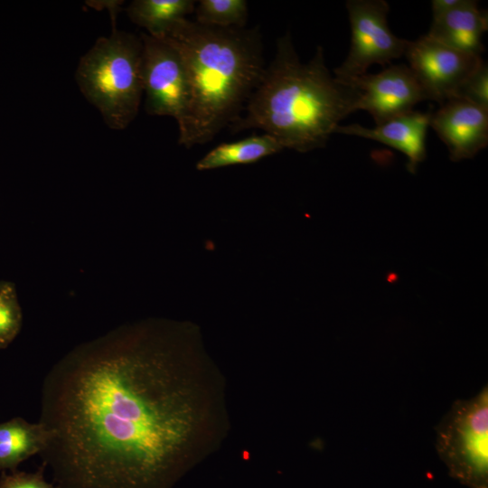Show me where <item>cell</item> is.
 Masks as SVG:
<instances>
[{
  "mask_svg": "<svg viewBox=\"0 0 488 488\" xmlns=\"http://www.w3.org/2000/svg\"><path fill=\"white\" fill-rule=\"evenodd\" d=\"M488 28L487 12L474 0L433 17L427 35L457 51L481 56L484 51L482 37Z\"/></svg>",
  "mask_w": 488,
  "mask_h": 488,
  "instance_id": "7c38bea8",
  "label": "cell"
},
{
  "mask_svg": "<svg viewBox=\"0 0 488 488\" xmlns=\"http://www.w3.org/2000/svg\"><path fill=\"white\" fill-rule=\"evenodd\" d=\"M352 31L351 47L343 62L333 70L343 82L367 73L372 64L385 65L404 55L408 40L389 30V11L384 0H348L346 2Z\"/></svg>",
  "mask_w": 488,
  "mask_h": 488,
  "instance_id": "8992f818",
  "label": "cell"
},
{
  "mask_svg": "<svg viewBox=\"0 0 488 488\" xmlns=\"http://www.w3.org/2000/svg\"><path fill=\"white\" fill-rule=\"evenodd\" d=\"M455 98L465 99L488 109V67L486 62L483 61L468 77Z\"/></svg>",
  "mask_w": 488,
  "mask_h": 488,
  "instance_id": "ac0fdd59",
  "label": "cell"
},
{
  "mask_svg": "<svg viewBox=\"0 0 488 488\" xmlns=\"http://www.w3.org/2000/svg\"><path fill=\"white\" fill-rule=\"evenodd\" d=\"M192 0H134L127 7L129 19L154 37H162L176 21L194 12Z\"/></svg>",
  "mask_w": 488,
  "mask_h": 488,
  "instance_id": "9a60e30c",
  "label": "cell"
},
{
  "mask_svg": "<svg viewBox=\"0 0 488 488\" xmlns=\"http://www.w3.org/2000/svg\"><path fill=\"white\" fill-rule=\"evenodd\" d=\"M429 127L446 144L450 159L473 158L488 144V109L453 98L432 112Z\"/></svg>",
  "mask_w": 488,
  "mask_h": 488,
  "instance_id": "30bf717a",
  "label": "cell"
},
{
  "mask_svg": "<svg viewBox=\"0 0 488 488\" xmlns=\"http://www.w3.org/2000/svg\"><path fill=\"white\" fill-rule=\"evenodd\" d=\"M160 38L179 52L189 83L178 144L208 143L241 116L261 80L266 66L259 27L221 28L183 18Z\"/></svg>",
  "mask_w": 488,
  "mask_h": 488,
  "instance_id": "7a4b0ae2",
  "label": "cell"
},
{
  "mask_svg": "<svg viewBox=\"0 0 488 488\" xmlns=\"http://www.w3.org/2000/svg\"><path fill=\"white\" fill-rule=\"evenodd\" d=\"M142 40L141 74L145 109L151 116L183 119L190 100L187 74L177 50L164 38L146 33Z\"/></svg>",
  "mask_w": 488,
  "mask_h": 488,
  "instance_id": "52a82bcc",
  "label": "cell"
},
{
  "mask_svg": "<svg viewBox=\"0 0 488 488\" xmlns=\"http://www.w3.org/2000/svg\"><path fill=\"white\" fill-rule=\"evenodd\" d=\"M50 436L40 422L30 423L17 417L0 423V470L14 472L22 462L40 455Z\"/></svg>",
  "mask_w": 488,
  "mask_h": 488,
  "instance_id": "4fadbf2b",
  "label": "cell"
},
{
  "mask_svg": "<svg viewBox=\"0 0 488 488\" xmlns=\"http://www.w3.org/2000/svg\"><path fill=\"white\" fill-rule=\"evenodd\" d=\"M284 147L268 134L253 135L234 142L221 143L197 161L198 171L256 163L282 151Z\"/></svg>",
  "mask_w": 488,
  "mask_h": 488,
  "instance_id": "5bb4252c",
  "label": "cell"
},
{
  "mask_svg": "<svg viewBox=\"0 0 488 488\" xmlns=\"http://www.w3.org/2000/svg\"><path fill=\"white\" fill-rule=\"evenodd\" d=\"M142 47L140 36L114 27L96 40L76 68L80 92L112 129L127 128L139 111Z\"/></svg>",
  "mask_w": 488,
  "mask_h": 488,
  "instance_id": "277c9868",
  "label": "cell"
},
{
  "mask_svg": "<svg viewBox=\"0 0 488 488\" xmlns=\"http://www.w3.org/2000/svg\"><path fill=\"white\" fill-rule=\"evenodd\" d=\"M197 23L221 28H243L249 16L246 0H200L194 12Z\"/></svg>",
  "mask_w": 488,
  "mask_h": 488,
  "instance_id": "2e32d148",
  "label": "cell"
},
{
  "mask_svg": "<svg viewBox=\"0 0 488 488\" xmlns=\"http://www.w3.org/2000/svg\"><path fill=\"white\" fill-rule=\"evenodd\" d=\"M436 447L457 474L484 480L488 466V390L458 400L436 427Z\"/></svg>",
  "mask_w": 488,
  "mask_h": 488,
  "instance_id": "5b68a950",
  "label": "cell"
},
{
  "mask_svg": "<svg viewBox=\"0 0 488 488\" xmlns=\"http://www.w3.org/2000/svg\"><path fill=\"white\" fill-rule=\"evenodd\" d=\"M431 114V111L412 110L373 128L359 124L339 125L334 133L356 136L391 146L407 155V168L410 173H415L427 156L426 136Z\"/></svg>",
  "mask_w": 488,
  "mask_h": 488,
  "instance_id": "8fae6325",
  "label": "cell"
},
{
  "mask_svg": "<svg viewBox=\"0 0 488 488\" xmlns=\"http://www.w3.org/2000/svg\"><path fill=\"white\" fill-rule=\"evenodd\" d=\"M23 324V313L15 285L0 280V349L6 348L18 335Z\"/></svg>",
  "mask_w": 488,
  "mask_h": 488,
  "instance_id": "e0dca14e",
  "label": "cell"
},
{
  "mask_svg": "<svg viewBox=\"0 0 488 488\" xmlns=\"http://www.w3.org/2000/svg\"><path fill=\"white\" fill-rule=\"evenodd\" d=\"M404 55L428 99L440 105L455 98L483 61L481 56L457 51L427 34L408 41Z\"/></svg>",
  "mask_w": 488,
  "mask_h": 488,
  "instance_id": "ba28073f",
  "label": "cell"
},
{
  "mask_svg": "<svg viewBox=\"0 0 488 488\" xmlns=\"http://www.w3.org/2000/svg\"><path fill=\"white\" fill-rule=\"evenodd\" d=\"M343 82V81H342ZM347 83L361 92L357 110L369 112L376 126L413 110L427 95L408 66L390 65L377 74H363Z\"/></svg>",
  "mask_w": 488,
  "mask_h": 488,
  "instance_id": "9c48e42d",
  "label": "cell"
},
{
  "mask_svg": "<svg viewBox=\"0 0 488 488\" xmlns=\"http://www.w3.org/2000/svg\"><path fill=\"white\" fill-rule=\"evenodd\" d=\"M361 92L332 76L322 46L302 62L289 32L277 41L276 54L229 129L258 128L285 148L306 153L324 147L341 120L356 111Z\"/></svg>",
  "mask_w": 488,
  "mask_h": 488,
  "instance_id": "3957f363",
  "label": "cell"
},
{
  "mask_svg": "<svg viewBox=\"0 0 488 488\" xmlns=\"http://www.w3.org/2000/svg\"><path fill=\"white\" fill-rule=\"evenodd\" d=\"M38 422L55 488H174L230 433L226 379L199 325L144 318L57 361Z\"/></svg>",
  "mask_w": 488,
  "mask_h": 488,
  "instance_id": "6da1fadb",
  "label": "cell"
},
{
  "mask_svg": "<svg viewBox=\"0 0 488 488\" xmlns=\"http://www.w3.org/2000/svg\"><path fill=\"white\" fill-rule=\"evenodd\" d=\"M466 1L467 0H433L431 2L433 17L451 12L465 5Z\"/></svg>",
  "mask_w": 488,
  "mask_h": 488,
  "instance_id": "ffe728a7",
  "label": "cell"
},
{
  "mask_svg": "<svg viewBox=\"0 0 488 488\" xmlns=\"http://www.w3.org/2000/svg\"><path fill=\"white\" fill-rule=\"evenodd\" d=\"M43 464L34 473L16 472L7 474L3 473L0 477V488H55L48 483L43 475Z\"/></svg>",
  "mask_w": 488,
  "mask_h": 488,
  "instance_id": "d6986e66",
  "label": "cell"
}]
</instances>
